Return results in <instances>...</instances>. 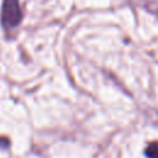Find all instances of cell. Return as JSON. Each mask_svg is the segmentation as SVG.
Here are the masks:
<instances>
[{
  "label": "cell",
  "mask_w": 158,
  "mask_h": 158,
  "mask_svg": "<svg viewBox=\"0 0 158 158\" xmlns=\"http://www.w3.org/2000/svg\"><path fill=\"white\" fill-rule=\"evenodd\" d=\"M9 146V141L6 139V138H4V137H0V147H7Z\"/></svg>",
  "instance_id": "3"
},
{
  "label": "cell",
  "mask_w": 158,
  "mask_h": 158,
  "mask_svg": "<svg viewBox=\"0 0 158 158\" xmlns=\"http://www.w3.org/2000/svg\"><path fill=\"white\" fill-rule=\"evenodd\" d=\"M144 154H146L147 158H158V141L151 142L146 147Z\"/></svg>",
  "instance_id": "2"
},
{
  "label": "cell",
  "mask_w": 158,
  "mask_h": 158,
  "mask_svg": "<svg viewBox=\"0 0 158 158\" xmlns=\"http://www.w3.org/2000/svg\"><path fill=\"white\" fill-rule=\"evenodd\" d=\"M20 0H4L1 6V25L6 32L15 30L22 21Z\"/></svg>",
  "instance_id": "1"
}]
</instances>
